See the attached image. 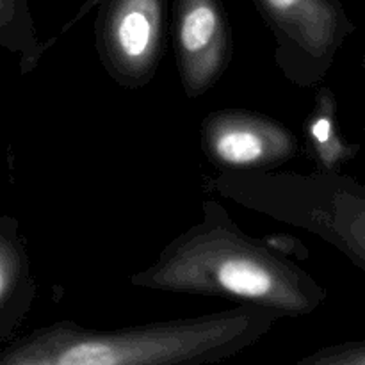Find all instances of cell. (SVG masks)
Instances as JSON below:
<instances>
[{
    "mask_svg": "<svg viewBox=\"0 0 365 365\" xmlns=\"http://www.w3.org/2000/svg\"><path fill=\"white\" fill-rule=\"evenodd\" d=\"M135 289L205 296L237 305L305 317L327 302L328 291L278 246L277 237H252L212 198L202 221L163 248L148 267L128 277Z\"/></svg>",
    "mask_w": 365,
    "mask_h": 365,
    "instance_id": "1",
    "label": "cell"
},
{
    "mask_svg": "<svg viewBox=\"0 0 365 365\" xmlns=\"http://www.w3.org/2000/svg\"><path fill=\"white\" fill-rule=\"evenodd\" d=\"M280 319L250 305L113 330L63 319L11 339L0 365H214L255 346Z\"/></svg>",
    "mask_w": 365,
    "mask_h": 365,
    "instance_id": "2",
    "label": "cell"
},
{
    "mask_svg": "<svg viewBox=\"0 0 365 365\" xmlns=\"http://www.w3.org/2000/svg\"><path fill=\"white\" fill-rule=\"evenodd\" d=\"M207 187L289 227L316 234L365 271V189L348 175L220 171Z\"/></svg>",
    "mask_w": 365,
    "mask_h": 365,
    "instance_id": "3",
    "label": "cell"
},
{
    "mask_svg": "<svg viewBox=\"0 0 365 365\" xmlns=\"http://www.w3.org/2000/svg\"><path fill=\"white\" fill-rule=\"evenodd\" d=\"M274 39V63L291 84L324 82L355 24L341 0H253Z\"/></svg>",
    "mask_w": 365,
    "mask_h": 365,
    "instance_id": "4",
    "label": "cell"
},
{
    "mask_svg": "<svg viewBox=\"0 0 365 365\" xmlns=\"http://www.w3.org/2000/svg\"><path fill=\"white\" fill-rule=\"evenodd\" d=\"M95 21V46L106 73L123 89L153 81L164 50L166 0H106Z\"/></svg>",
    "mask_w": 365,
    "mask_h": 365,
    "instance_id": "5",
    "label": "cell"
},
{
    "mask_svg": "<svg viewBox=\"0 0 365 365\" xmlns=\"http://www.w3.org/2000/svg\"><path fill=\"white\" fill-rule=\"evenodd\" d=\"M200 146L220 171H269L296 159L299 139L267 114L217 109L200 123Z\"/></svg>",
    "mask_w": 365,
    "mask_h": 365,
    "instance_id": "6",
    "label": "cell"
},
{
    "mask_svg": "<svg viewBox=\"0 0 365 365\" xmlns=\"http://www.w3.org/2000/svg\"><path fill=\"white\" fill-rule=\"evenodd\" d=\"M175 63L189 100L209 93L234 56L232 29L221 0H173Z\"/></svg>",
    "mask_w": 365,
    "mask_h": 365,
    "instance_id": "7",
    "label": "cell"
},
{
    "mask_svg": "<svg viewBox=\"0 0 365 365\" xmlns=\"http://www.w3.org/2000/svg\"><path fill=\"white\" fill-rule=\"evenodd\" d=\"M38 289L20 221L0 214V346L16 337L34 307Z\"/></svg>",
    "mask_w": 365,
    "mask_h": 365,
    "instance_id": "8",
    "label": "cell"
},
{
    "mask_svg": "<svg viewBox=\"0 0 365 365\" xmlns=\"http://www.w3.org/2000/svg\"><path fill=\"white\" fill-rule=\"evenodd\" d=\"M303 138L314 166L324 173H339L360 153L359 143L344 141L339 125L337 96L327 86H319L314 95L312 107L303 121Z\"/></svg>",
    "mask_w": 365,
    "mask_h": 365,
    "instance_id": "9",
    "label": "cell"
},
{
    "mask_svg": "<svg viewBox=\"0 0 365 365\" xmlns=\"http://www.w3.org/2000/svg\"><path fill=\"white\" fill-rule=\"evenodd\" d=\"M0 48L18 57L24 75L41 63L45 50L29 0H0Z\"/></svg>",
    "mask_w": 365,
    "mask_h": 365,
    "instance_id": "10",
    "label": "cell"
},
{
    "mask_svg": "<svg viewBox=\"0 0 365 365\" xmlns=\"http://www.w3.org/2000/svg\"><path fill=\"white\" fill-rule=\"evenodd\" d=\"M294 365H365V341L327 346L303 356Z\"/></svg>",
    "mask_w": 365,
    "mask_h": 365,
    "instance_id": "11",
    "label": "cell"
},
{
    "mask_svg": "<svg viewBox=\"0 0 365 365\" xmlns=\"http://www.w3.org/2000/svg\"><path fill=\"white\" fill-rule=\"evenodd\" d=\"M103 2H106V0H84V2L81 4V7H78V9H77V13H75L73 16H71L70 20H68L66 24H64L63 27L59 29V32H57V34L53 36V38H50V39H46V41H43V50H45V53L48 52V48H52V46L56 45V43L59 41V39L63 38V36L66 34V32H70L71 29H73L75 25H77L78 21L82 20V18L88 16V14L91 13V11H95L96 7H98L100 4H103Z\"/></svg>",
    "mask_w": 365,
    "mask_h": 365,
    "instance_id": "12",
    "label": "cell"
}]
</instances>
